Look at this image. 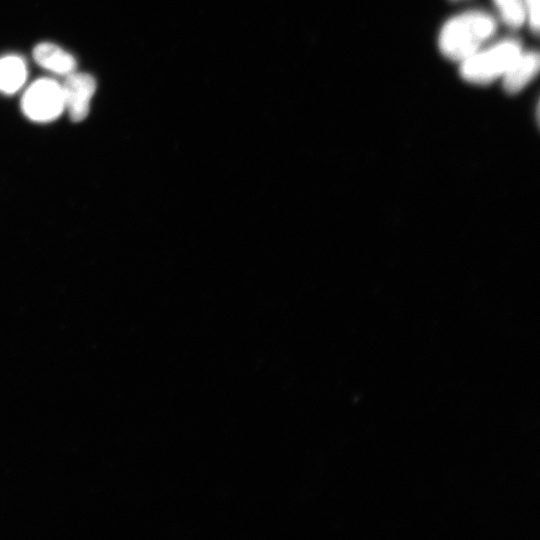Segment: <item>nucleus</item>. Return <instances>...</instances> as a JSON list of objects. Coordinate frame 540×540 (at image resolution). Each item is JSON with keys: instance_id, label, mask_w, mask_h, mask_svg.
<instances>
[{"instance_id": "1", "label": "nucleus", "mask_w": 540, "mask_h": 540, "mask_svg": "<svg viewBox=\"0 0 540 540\" xmlns=\"http://www.w3.org/2000/svg\"><path fill=\"white\" fill-rule=\"evenodd\" d=\"M495 19L483 11H469L449 19L442 27L438 46L447 58L462 62L495 33Z\"/></svg>"}, {"instance_id": "3", "label": "nucleus", "mask_w": 540, "mask_h": 540, "mask_svg": "<svg viewBox=\"0 0 540 540\" xmlns=\"http://www.w3.org/2000/svg\"><path fill=\"white\" fill-rule=\"evenodd\" d=\"M21 108L32 121L55 120L65 110L61 84L50 78L34 81L23 94Z\"/></svg>"}, {"instance_id": "2", "label": "nucleus", "mask_w": 540, "mask_h": 540, "mask_svg": "<svg viewBox=\"0 0 540 540\" xmlns=\"http://www.w3.org/2000/svg\"><path fill=\"white\" fill-rule=\"evenodd\" d=\"M521 51L520 43L514 39L481 48L461 62V76L474 84H488L502 77Z\"/></svg>"}, {"instance_id": "5", "label": "nucleus", "mask_w": 540, "mask_h": 540, "mask_svg": "<svg viewBox=\"0 0 540 540\" xmlns=\"http://www.w3.org/2000/svg\"><path fill=\"white\" fill-rule=\"evenodd\" d=\"M540 58L535 51H521L501 77L507 93L522 90L538 73Z\"/></svg>"}, {"instance_id": "8", "label": "nucleus", "mask_w": 540, "mask_h": 540, "mask_svg": "<svg viewBox=\"0 0 540 540\" xmlns=\"http://www.w3.org/2000/svg\"><path fill=\"white\" fill-rule=\"evenodd\" d=\"M493 2L507 26L519 28L526 21L523 0H493Z\"/></svg>"}, {"instance_id": "7", "label": "nucleus", "mask_w": 540, "mask_h": 540, "mask_svg": "<svg viewBox=\"0 0 540 540\" xmlns=\"http://www.w3.org/2000/svg\"><path fill=\"white\" fill-rule=\"evenodd\" d=\"M27 66L18 55H6L0 58V92L13 94L25 83Z\"/></svg>"}, {"instance_id": "4", "label": "nucleus", "mask_w": 540, "mask_h": 540, "mask_svg": "<svg viewBox=\"0 0 540 540\" xmlns=\"http://www.w3.org/2000/svg\"><path fill=\"white\" fill-rule=\"evenodd\" d=\"M62 86L64 106L72 121L84 120L90 110V101L96 91L94 77L87 73L72 72Z\"/></svg>"}, {"instance_id": "9", "label": "nucleus", "mask_w": 540, "mask_h": 540, "mask_svg": "<svg viewBox=\"0 0 540 540\" xmlns=\"http://www.w3.org/2000/svg\"><path fill=\"white\" fill-rule=\"evenodd\" d=\"M523 2H524L526 20L528 21L531 30L537 34L539 31V20H540V16H539L540 0H523Z\"/></svg>"}, {"instance_id": "10", "label": "nucleus", "mask_w": 540, "mask_h": 540, "mask_svg": "<svg viewBox=\"0 0 540 540\" xmlns=\"http://www.w3.org/2000/svg\"><path fill=\"white\" fill-rule=\"evenodd\" d=\"M453 1H457V0H453Z\"/></svg>"}, {"instance_id": "6", "label": "nucleus", "mask_w": 540, "mask_h": 540, "mask_svg": "<svg viewBox=\"0 0 540 540\" xmlns=\"http://www.w3.org/2000/svg\"><path fill=\"white\" fill-rule=\"evenodd\" d=\"M35 62L46 70L68 75L76 68L75 58L56 44L43 42L33 49Z\"/></svg>"}]
</instances>
